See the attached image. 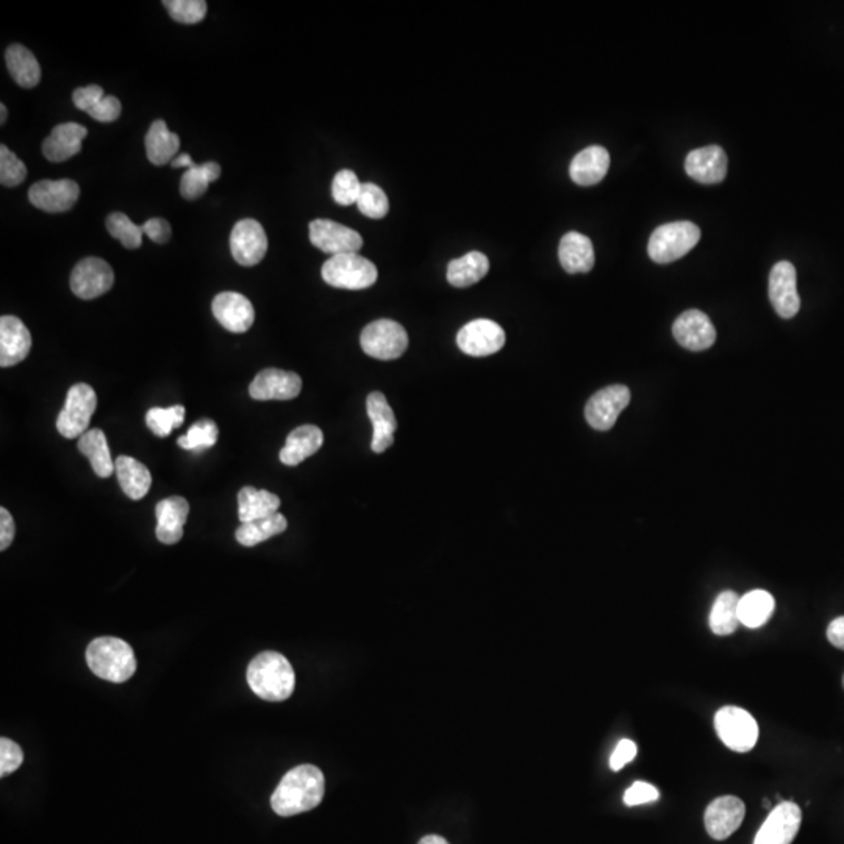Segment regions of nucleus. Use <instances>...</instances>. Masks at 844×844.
<instances>
[{
    "label": "nucleus",
    "instance_id": "obj_29",
    "mask_svg": "<svg viewBox=\"0 0 844 844\" xmlns=\"http://www.w3.org/2000/svg\"><path fill=\"white\" fill-rule=\"evenodd\" d=\"M115 473L122 491L132 501H140L151 490V473L136 458L119 455L115 460Z\"/></svg>",
    "mask_w": 844,
    "mask_h": 844
},
{
    "label": "nucleus",
    "instance_id": "obj_12",
    "mask_svg": "<svg viewBox=\"0 0 844 844\" xmlns=\"http://www.w3.org/2000/svg\"><path fill=\"white\" fill-rule=\"evenodd\" d=\"M115 272L105 260L97 257L83 258L71 274V290L80 299L90 301L111 290Z\"/></svg>",
    "mask_w": 844,
    "mask_h": 844
},
{
    "label": "nucleus",
    "instance_id": "obj_32",
    "mask_svg": "<svg viewBox=\"0 0 844 844\" xmlns=\"http://www.w3.org/2000/svg\"><path fill=\"white\" fill-rule=\"evenodd\" d=\"M5 61H7L10 76L22 88H35L40 83V63L27 47L11 44L5 52Z\"/></svg>",
    "mask_w": 844,
    "mask_h": 844
},
{
    "label": "nucleus",
    "instance_id": "obj_9",
    "mask_svg": "<svg viewBox=\"0 0 844 844\" xmlns=\"http://www.w3.org/2000/svg\"><path fill=\"white\" fill-rule=\"evenodd\" d=\"M230 252L238 265H258L268 252V237L260 222L255 219H241L230 233Z\"/></svg>",
    "mask_w": 844,
    "mask_h": 844
},
{
    "label": "nucleus",
    "instance_id": "obj_37",
    "mask_svg": "<svg viewBox=\"0 0 844 844\" xmlns=\"http://www.w3.org/2000/svg\"><path fill=\"white\" fill-rule=\"evenodd\" d=\"M738 602H740V596L735 591H724L716 598L709 618L710 629L715 635L727 637L738 629L740 626Z\"/></svg>",
    "mask_w": 844,
    "mask_h": 844
},
{
    "label": "nucleus",
    "instance_id": "obj_50",
    "mask_svg": "<svg viewBox=\"0 0 844 844\" xmlns=\"http://www.w3.org/2000/svg\"><path fill=\"white\" fill-rule=\"evenodd\" d=\"M638 748L637 744L633 743L632 740H621L616 746L615 751H613L612 757H610V768L613 771H619V769H623L624 766L629 765L635 757H637Z\"/></svg>",
    "mask_w": 844,
    "mask_h": 844
},
{
    "label": "nucleus",
    "instance_id": "obj_11",
    "mask_svg": "<svg viewBox=\"0 0 844 844\" xmlns=\"http://www.w3.org/2000/svg\"><path fill=\"white\" fill-rule=\"evenodd\" d=\"M460 351L471 357H488L501 351L505 344V332L498 322L491 319H476L457 333Z\"/></svg>",
    "mask_w": 844,
    "mask_h": 844
},
{
    "label": "nucleus",
    "instance_id": "obj_10",
    "mask_svg": "<svg viewBox=\"0 0 844 844\" xmlns=\"http://www.w3.org/2000/svg\"><path fill=\"white\" fill-rule=\"evenodd\" d=\"M310 241L319 251L326 254L343 255L358 254L362 249L363 238L354 229L330 221V219H315L310 224Z\"/></svg>",
    "mask_w": 844,
    "mask_h": 844
},
{
    "label": "nucleus",
    "instance_id": "obj_20",
    "mask_svg": "<svg viewBox=\"0 0 844 844\" xmlns=\"http://www.w3.org/2000/svg\"><path fill=\"white\" fill-rule=\"evenodd\" d=\"M216 321L232 333H244L255 321V310L246 296L233 291L218 294L211 304Z\"/></svg>",
    "mask_w": 844,
    "mask_h": 844
},
{
    "label": "nucleus",
    "instance_id": "obj_19",
    "mask_svg": "<svg viewBox=\"0 0 844 844\" xmlns=\"http://www.w3.org/2000/svg\"><path fill=\"white\" fill-rule=\"evenodd\" d=\"M673 335L688 351H705L715 344L716 330L709 316L701 310H688L676 319Z\"/></svg>",
    "mask_w": 844,
    "mask_h": 844
},
{
    "label": "nucleus",
    "instance_id": "obj_28",
    "mask_svg": "<svg viewBox=\"0 0 844 844\" xmlns=\"http://www.w3.org/2000/svg\"><path fill=\"white\" fill-rule=\"evenodd\" d=\"M324 433L319 427L307 424L297 427L288 435L285 446L280 451V462L287 466H297L305 458L312 457L321 449Z\"/></svg>",
    "mask_w": 844,
    "mask_h": 844
},
{
    "label": "nucleus",
    "instance_id": "obj_8",
    "mask_svg": "<svg viewBox=\"0 0 844 844\" xmlns=\"http://www.w3.org/2000/svg\"><path fill=\"white\" fill-rule=\"evenodd\" d=\"M360 344L369 357L396 360L407 351L408 335L399 322L379 319L363 329Z\"/></svg>",
    "mask_w": 844,
    "mask_h": 844
},
{
    "label": "nucleus",
    "instance_id": "obj_56",
    "mask_svg": "<svg viewBox=\"0 0 844 844\" xmlns=\"http://www.w3.org/2000/svg\"><path fill=\"white\" fill-rule=\"evenodd\" d=\"M0 111H2V119H0V122H2V124H5V121H7L8 116L7 107H5L4 104H0Z\"/></svg>",
    "mask_w": 844,
    "mask_h": 844
},
{
    "label": "nucleus",
    "instance_id": "obj_38",
    "mask_svg": "<svg viewBox=\"0 0 844 844\" xmlns=\"http://www.w3.org/2000/svg\"><path fill=\"white\" fill-rule=\"evenodd\" d=\"M221 177V166L215 161H208L204 165L194 163L190 169H186L180 180V194L188 201H194L204 196L211 182Z\"/></svg>",
    "mask_w": 844,
    "mask_h": 844
},
{
    "label": "nucleus",
    "instance_id": "obj_41",
    "mask_svg": "<svg viewBox=\"0 0 844 844\" xmlns=\"http://www.w3.org/2000/svg\"><path fill=\"white\" fill-rule=\"evenodd\" d=\"M219 429L215 421L201 419L197 421L186 435L177 440L180 448L186 451H199V449L213 448L218 441Z\"/></svg>",
    "mask_w": 844,
    "mask_h": 844
},
{
    "label": "nucleus",
    "instance_id": "obj_55",
    "mask_svg": "<svg viewBox=\"0 0 844 844\" xmlns=\"http://www.w3.org/2000/svg\"><path fill=\"white\" fill-rule=\"evenodd\" d=\"M418 844H449V841H446V838L440 837V835H427V837L421 838Z\"/></svg>",
    "mask_w": 844,
    "mask_h": 844
},
{
    "label": "nucleus",
    "instance_id": "obj_27",
    "mask_svg": "<svg viewBox=\"0 0 844 844\" xmlns=\"http://www.w3.org/2000/svg\"><path fill=\"white\" fill-rule=\"evenodd\" d=\"M558 258L568 274H585L594 266V249L590 238L579 232H568L558 246Z\"/></svg>",
    "mask_w": 844,
    "mask_h": 844
},
{
    "label": "nucleus",
    "instance_id": "obj_21",
    "mask_svg": "<svg viewBox=\"0 0 844 844\" xmlns=\"http://www.w3.org/2000/svg\"><path fill=\"white\" fill-rule=\"evenodd\" d=\"M32 349V335L16 316L0 318V366L11 368L24 362Z\"/></svg>",
    "mask_w": 844,
    "mask_h": 844
},
{
    "label": "nucleus",
    "instance_id": "obj_23",
    "mask_svg": "<svg viewBox=\"0 0 844 844\" xmlns=\"http://www.w3.org/2000/svg\"><path fill=\"white\" fill-rule=\"evenodd\" d=\"M366 412H368L372 429H374V437L371 441L372 451L376 454H382L394 443L397 422L393 408L388 404L387 397L376 391V393L369 394L368 399H366Z\"/></svg>",
    "mask_w": 844,
    "mask_h": 844
},
{
    "label": "nucleus",
    "instance_id": "obj_44",
    "mask_svg": "<svg viewBox=\"0 0 844 844\" xmlns=\"http://www.w3.org/2000/svg\"><path fill=\"white\" fill-rule=\"evenodd\" d=\"M163 5L169 16L180 24H197L207 15V2L204 0H165Z\"/></svg>",
    "mask_w": 844,
    "mask_h": 844
},
{
    "label": "nucleus",
    "instance_id": "obj_1",
    "mask_svg": "<svg viewBox=\"0 0 844 844\" xmlns=\"http://www.w3.org/2000/svg\"><path fill=\"white\" fill-rule=\"evenodd\" d=\"M324 791L326 779L321 769L313 765L297 766L285 774L272 794V810L280 816L310 812L321 804Z\"/></svg>",
    "mask_w": 844,
    "mask_h": 844
},
{
    "label": "nucleus",
    "instance_id": "obj_18",
    "mask_svg": "<svg viewBox=\"0 0 844 844\" xmlns=\"http://www.w3.org/2000/svg\"><path fill=\"white\" fill-rule=\"evenodd\" d=\"M744 815H746V807L741 799L735 796H723V798L715 799L705 810V829L715 840H727L730 835L740 829Z\"/></svg>",
    "mask_w": 844,
    "mask_h": 844
},
{
    "label": "nucleus",
    "instance_id": "obj_54",
    "mask_svg": "<svg viewBox=\"0 0 844 844\" xmlns=\"http://www.w3.org/2000/svg\"><path fill=\"white\" fill-rule=\"evenodd\" d=\"M194 165L193 158L190 157L188 154L179 155V157L174 158L172 161L171 166L172 168H188L190 169L191 166Z\"/></svg>",
    "mask_w": 844,
    "mask_h": 844
},
{
    "label": "nucleus",
    "instance_id": "obj_53",
    "mask_svg": "<svg viewBox=\"0 0 844 844\" xmlns=\"http://www.w3.org/2000/svg\"><path fill=\"white\" fill-rule=\"evenodd\" d=\"M827 638L830 643L834 644L835 648L844 651V616L834 619L827 627Z\"/></svg>",
    "mask_w": 844,
    "mask_h": 844
},
{
    "label": "nucleus",
    "instance_id": "obj_49",
    "mask_svg": "<svg viewBox=\"0 0 844 844\" xmlns=\"http://www.w3.org/2000/svg\"><path fill=\"white\" fill-rule=\"evenodd\" d=\"M105 93L102 90L101 86L99 85H90L85 86V88H77L72 94V102L76 105L79 110L88 111L94 107V105L99 104V102L104 99Z\"/></svg>",
    "mask_w": 844,
    "mask_h": 844
},
{
    "label": "nucleus",
    "instance_id": "obj_33",
    "mask_svg": "<svg viewBox=\"0 0 844 844\" xmlns=\"http://www.w3.org/2000/svg\"><path fill=\"white\" fill-rule=\"evenodd\" d=\"M238 505H240L238 516H240L241 524L251 523L255 519L266 518L277 513L280 508V498L266 490L244 487L238 493Z\"/></svg>",
    "mask_w": 844,
    "mask_h": 844
},
{
    "label": "nucleus",
    "instance_id": "obj_5",
    "mask_svg": "<svg viewBox=\"0 0 844 844\" xmlns=\"http://www.w3.org/2000/svg\"><path fill=\"white\" fill-rule=\"evenodd\" d=\"M322 279L341 290H365L376 283V265L358 254L335 255L322 266Z\"/></svg>",
    "mask_w": 844,
    "mask_h": 844
},
{
    "label": "nucleus",
    "instance_id": "obj_35",
    "mask_svg": "<svg viewBox=\"0 0 844 844\" xmlns=\"http://www.w3.org/2000/svg\"><path fill=\"white\" fill-rule=\"evenodd\" d=\"M490 269L487 255L482 252H469L455 258L448 266V280L452 287L466 288L480 282Z\"/></svg>",
    "mask_w": 844,
    "mask_h": 844
},
{
    "label": "nucleus",
    "instance_id": "obj_16",
    "mask_svg": "<svg viewBox=\"0 0 844 844\" xmlns=\"http://www.w3.org/2000/svg\"><path fill=\"white\" fill-rule=\"evenodd\" d=\"M302 390L301 377L290 371L263 369L252 380L249 394L255 401H291Z\"/></svg>",
    "mask_w": 844,
    "mask_h": 844
},
{
    "label": "nucleus",
    "instance_id": "obj_58",
    "mask_svg": "<svg viewBox=\"0 0 844 844\" xmlns=\"http://www.w3.org/2000/svg\"><path fill=\"white\" fill-rule=\"evenodd\" d=\"M843 685H844V679H843Z\"/></svg>",
    "mask_w": 844,
    "mask_h": 844
},
{
    "label": "nucleus",
    "instance_id": "obj_6",
    "mask_svg": "<svg viewBox=\"0 0 844 844\" xmlns=\"http://www.w3.org/2000/svg\"><path fill=\"white\" fill-rule=\"evenodd\" d=\"M97 407L96 391L86 383H76L66 394L65 407L57 418L58 432L65 438H80L88 432Z\"/></svg>",
    "mask_w": 844,
    "mask_h": 844
},
{
    "label": "nucleus",
    "instance_id": "obj_45",
    "mask_svg": "<svg viewBox=\"0 0 844 844\" xmlns=\"http://www.w3.org/2000/svg\"><path fill=\"white\" fill-rule=\"evenodd\" d=\"M27 177V166L24 161L19 160L5 144L0 146V182L2 185L18 186Z\"/></svg>",
    "mask_w": 844,
    "mask_h": 844
},
{
    "label": "nucleus",
    "instance_id": "obj_51",
    "mask_svg": "<svg viewBox=\"0 0 844 844\" xmlns=\"http://www.w3.org/2000/svg\"><path fill=\"white\" fill-rule=\"evenodd\" d=\"M143 233L154 243L165 244L171 238V224L163 218H152L144 222Z\"/></svg>",
    "mask_w": 844,
    "mask_h": 844
},
{
    "label": "nucleus",
    "instance_id": "obj_2",
    "mask_svg": "<svg viewBox=\"0 0 844 844\" xmlns=\"http://www.w3.org/2000/svg\"><path fill=\"white\" fill-rule=\"evenodd\" d=\"M247 684L263 701H287L296 687V674L285 655L266 651L247 668Z\"/></svg>",
    "mask_w": 844,
    "mask_h": 844
},
{
    "label": "nucleus",
    "instance_id": "obj_25",
    "mask_svg": "<svg viewBox=\"0 0 844 844\" xmlns=\"http://www.w3.org/2000/svg\"><path fill=\"white\" fill-rule=\"evenodd\" d=\"M88 130L77 122H65L54 127L43 143V154L52 163L69 160L82 151Z\"/></svg>",
    "mask_w": 844,
    "mask_h": 844
},
{
    "label": "nucleus",
    "instance_id": "obj_39",
    "mask_svg": "<svg viewBox=\"0 0 844 844\" xmlns=\"http://www.w3.org/2000/svg\"><path fill=\"white\" fill-rule=\"evenodd\" d=\"M183 421H185L183 405H174L169 408L154 407L146 415L147 427L160 438L169 437L172 430L182 427Z\"/></svg>",
    "mask_w": 844,
    "mask_h": 844
},
{
    "label": "nucleus",
    "instance_id": "obj_22",
    "mask_svg": "<svg viewBox=\"0 0 844 844\" xmlns=\"http://www.w3.org/2000/svg\"><path fill=\"white\" fill-rule=\"evenodd\" d=\"M685 171L691 179L705 185L723 182L727 176L726 152L715 144L691 151L685 160Z\"/></svg>",
    "mask_w": 844,
    "mask_h": 844
},
{
    "label": "nucleus",
    "instance_id": "obj_15",
    "mask_svg": "<svg viewBox=\"0 0 844 844\" xmlns=\"http://www.w3.org/2000/svg\"><path fill=\"white\" fill-rule=\"evenodd\" d=\"M798 276L796 269L790 262H779L769 274V301L780 318L790 319L798 315L801 308L799 297Z\"/></svg>",
    "mask_w": 844,
    "mask_h": 844
},
{
    "label": "nucleus",
    "instance_id": "obj_17",
    "mask_svg": "<svg viewBox=\"0 0 844 844\" xmlns=\"http://www.w3.org/2000/svg\"><path fill=\"white\" fill-rule=\"evenodd\" d=\"M80 188L74 180H41L30 188L29 201L33 207L47 213L71 210L79 201Z\"/></svg>",
    "mask_w": 844,
    "mask_h": 844
},
{
    "label": "nucleus",
    "instance_id": "obj_13",
    "mask_svg": "<svg viewBox=\"0 0 844 844\" xmlns=\"http://www.w3.org/2000/svg\"><path fill=\"white\" fill-rule=\"evenodd\" d=\"M630 404V390L624 385H612L591 396L585 407V418L593 429L607 432Z\"/></svg>",
    "mask_w": 844,
    "mask_h": 844
},
{
    "label": "nucleus",
    "instance_id": "obj_34",
    "mask_svg": "<svg viewBox=\"0 0 844 844\" xmlns=\"http://www.w3.org/2000/svg\"><path fill=\"white\" fill-rule=\"evenodd\" d=\"M774 608H776V601L768 591H749L738 602L740 624L749 627V629H759V627L768 623L769 618L773 616Z\"/></svg>",
    "mask_w": 844,
    "mask_h": 844
},
{
    "label": "nucleus",
    "instance_id": "obj_36",
    "mask_svg": "<svg viewBox=\"0 0 844 844\" xmlns=\"http://www.w3.org/2000/svg\"><path fill=\"white\" fill-rule=\"evenodd\" d=\"M288 527V521L282 513H274V515L266 516V518L255 519L251 523L241 524L235 533L238 543L246 548H254L257 544L269 540V538L276 537L280 533L285 532Z\"/></svg>",
    "mask_w": 844,
    "mask_h": 844
},
{
    "label": "nucleus",
    "instance_id": "obj_57",
    "mask_svg": "<svg viewBox=\"0 0 844 844\" xmlns=\"http://www.w3.org/2000/svg\"><path fill=\"white\" fill-rule=\"evenodd\" d=\"M763 805H765L766 809H769V807H771V804H769L768 799H765V801H763Z\"/></svg>",
    "mask_w": 844,
    "mask_h": 844
},
{
    "label": "nucleus",
    "instance_id": "obj_48",
    "mask_svg": "<svg viewBox=\"0 0 844 844\" xmlns=\"http://www.w3.org/2000/svg\"><path fill=\"white\" fill-rule=\"evenodd\" d=\"M122 105L118 97L105 96L99 104L94 105L88 115L99 122H113L121 116Z\"/></svg>",
    "mask_w": 844,
    "mask_h": 844
},
{
    "label": "nucleus",
    "instance_id": "obj_14",
    "mask_svg": "<svg viewBox=\"0 0 844 844\" xmlns=\"http://www.w3.org/2000/svg\"><path fill=\"white\" fill-rule=\"evenodd\" d=\"M802 812L794 802H780L755 835L754 844H791L801 829Z\"/></svg>",
    "mask_w": 844,
    "mask_h": 844
},
{
    "label": "nucleus",
    "instance_id": "obj_40",
    "mask_svg": "<svg viewBox=\"0 0 844 844\" xmlns=\"http://www.w3.org/2000/svg\"><path fill=\"white\" fill-rule=\"evenodd\" d=\"M105 226L111 237L121 241L122 246L127 249H138L143 243V227L136 226L124 213H111L105 221Z\"/></svg>",
    "mask_w": 844,
    "mask_h": 844
},
{
    "label": "nucleus",
    "instance_id": "obj_24",
    "mask_svg": "<svg viewBox=\"0 0 844 844\" xmlns=\"http://www.w3.org/2000/svg\"><path fill=\"white\" fill-rule=\"evenodd\" d=\"M190 515V504L182 496L163 499L155 507L157 540L163 544H176L183 538V526Z\"/></svg>",
    "mask_w": 844,
    "mask_h": 844
},
{
    "label": "nucleus",
    "instance_id": "obj_43",
    "mask_svg": "<svg viewBox=\"0 0 844 844\" xmlns=\"http://www.w3.org/2000/svg\"><path fill=\"white\" fill-rule=\"evenodd\" d=\"M363 183L358 180L357 174L351 169H343L338 172L332 182V196L333 201L343 207L357 204L358 196L362 191Z\"/></svg>",
    "mask_w": 844,
    "mask_h": 844
},
{
    "label": "nucleus",
    "instance_id": "obj_42",
    "mask_svg": "<svg viewBox=\"0 0 844 844\" xmlns=\"http://www.w3.org/2000/svg\"><path fill=\"white\" fill-rule=\"evenodd\" d=\"M358 210L362 211L366 218L382 219L388 215L390 210V202H388L385 191L377 186L376 183H363L362 191L358 196L357 201Z\"/></svg>",
    "mask_w": 844,
    "mask_h": 844
},
{
    "label": "nucleus",
    "instance_id": "obj_31",
    "mask_svg": "<svg viewBox=\"0 0 844 844\" xmlns=\"http://www.w3.org/2000/svg\"><path fill=\"white\" fill-rule=\"evenodd\" d=\"M79 451L90 460L97 476L107 479L115 473V460L111 458L107 437L101 429H91L79 438Z\"/></svg>",
    "mask_w": 844,
    "mask_h": 844
},
{
    "label": "nucleus",
    "instance_id": "obj_3",
    "mask_svg": "<svg viewBox=\"0 0 844 844\" xmlns=\"http://www.w3.org/2000/svg\"><path fill=\"white\" fill-rule=\"evenodd\" d=\"M86 663L94 676L113 684H124L136 671L132 646L116 637H99L91 641L86 649Z\"/></svg>",
    "mask_w": 844,
    "mask_h": 844
},
{
    "label": "nucleus",
    "instance_id": "obj_52",
    "mask_svg": "<svg viewBox=\"0 0 844 844\" xmlns=\"http://www.w3.org/2000/svg\"><path fill=\"white\" fill-rule=\"evenodd\" d=\"M15 521L7 508H0V551H7L15 540Z\"/></svg>",
    "mask_w": 844,
    "mask_h": 844
},
{
    "label": "nucleus",
    "instance_id": "obj_30",
    "mask_svg": "<svg viewBox=\"0 0 844 844\" xmlns=\"http://www.w3.org/2000/svg\"><path fill=\"white\" fill-rule=\"evenodd\" d=\"M180 149V138L172 133L165 121L157 119L146 135V154L152 165L165 166L172 163Z\"/></svg>",
    "mask_w": 844,
    "mask_h": 844
},
{
    "label": "nucleus",
    "instance_id": "obj_7",
    "mask_svg": "<svg viewBox=\"0 0 844 844\" xmlns=\"http://www.w3.org/2000/svg\"><path fill=\"white\" fill-rule=\"evenodd\" d=\"M719 740L735 752H749L759 740V724L754 716L738 707H724L715 716Z\"/></svg>",
    "mask_w": 844,
    "mask_h": 844
},
{
    "label": "nucleus",
    "instance_id": "obj_46",
    "mask_svg": "<svg viewBox=\"0 0 844 844\" xmlns=\"http://www.w3.org/2000/svg\"><path fill=\"white\" fill-rule=\"evenodd\" d=\"M22 762H24V754L19 744L11 741L10 738H2L0 740V777L15 773L16 769L21 768Z\"/></svg>",
    "mask_w": 844,
    "mask_h": 844
},
{
    "label": "nucleus",
    "instance_id": "obj_47",
    "mask_svg": "<svg viewBox=\"0 0 844 844\" xmlns=\"http://www.w3.org/2000/svg\"><path fill=\"white\" fill-rule=\"evenodd\" d=\"M659 798V790L654 785L646 784V782H635L624 793V804L629 805V807H637V805L651 804Z\"/></svg>",
    "mask_w": 844,
    "mask_h": 844
},
{
    "label": "nucleus",
    "instance_id": "obj_26",
    "mask_svg": "<svg viewBox=\"0 0 844 844\" xmlns=\"http://www.w3.org/2000/svg\"><path fill=\"white\" fill-rule=\"evenodd\" d=\"M610 168V154L602 146H590L576 155L569 166V176L580 186L601 182Z\"/></svg>",
    "mask_w": 844,
    "mask_h": 844
},
{
    "label": "nucleus",
    "instance_id": "obj_4",
    "mask_svg": "<svg viewBox=\"0 0 844 844\" xmlns=\"http://www.w3.org/2000/svg\"><path fill=\"white\" fill-rule=\"evenodd\" d=\"M701 240V229L690 221L669 222L657 227L648 244L649 257L666 265L685 257Z\"/></svg>",
    "mask_w": 844,
    "mask_h": 844
}]
</instances>
